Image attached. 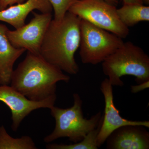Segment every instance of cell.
Here are the masks:
<instances>
[{
  "instance_id": "1",
  "label": "cell",
  "mask_w": 149,
  "mask_h": 149,
  "mask_svg": "<svg viewBox=\"0 0 149 149\" xmlns=\"http://www.w3.org/2000/svg\"><path fill=\"white\" fill-rule=\"evenodd\" d=\"M70 80L69 76L40 54L27 52L25 58L13 70L10 85L29 100L39 102L56 95L57 83H68Z\"/></svg>"
},
{
  "instance_id": "2",
  "label": "cell",
  "mask_w": 149,
  "mask_h": 149,
  "mask_svg": "<svg viewBox=\"0 0 149 149\" xmlns=\"http://www.w3.org/2000/svg\"><path fill=\"white\" fill-rule=\"evenodd\" d=\"M80 20L69 11L59 22L52 19L39 52L46 61L69 74L79 71L74 54L80 46Z\"/></svg>"
},
{
  "instance_id": "3",
  "label": "cell",
  "mask_w": 149,
  "mask_h": 149,
  "mask_svg": "<svg viewBox=\"0 0 149 149\" xmlns=\"http://www.w3.org/2000/svg\"><path fill=\"white\" fill-rule=\"evenodd\" d=\"M102 67L113 86H123L121 77L125 75L135 77L137 84L149 80V56L131 42L123 43L102 62Z\"/></svg>"
},
{
  "instance_id": "4",
  "label": "cell",
  "mask_w": 149,
  "mask_h": 149,
  "mask_svg": "<svg viewBox=\"0 0 149 149\" xmlns=\"http://www.w3.org/2000/svg\"><path fill=\"white\" fill-rule=\"evenodd\" d=\"M73 98V105L70 107L63 109L54 106L50 109L51 115L55 119L56 125L53 131L44 138L45 143H51L62 138H68L73 143H77L98 125L103 113L99 111L89 119L85 118L80 96L74 93Z\"/></svg>"
},
{
  "instance_id": "5",
  "label": "cell",
  "mask_w": 149,
  "mask_h": 149,
  "mask_svg": "<svg viewBox=\"0 0 149 149\" xmlns=\"http://www.w3.org/2000/svg\"><path fill=\"white\" fill-rule=\"evenodd\" d=\"M123 43L117 35L81 19L79 54L84 64L103 62Z\"/></svg>"
},
{
  "instance_id": "6",
  "label": "cell",
  "mask_w": 149,
  "mask_h": 149,
  "mask_svg": "<svg viewBox=\"0 0 149 149\" xmlns=\"http://www.w3.org/2000/svg\"><path fill=\"white\" fill-rule=\"evenodd\" d=\"M68 11L122 39L129 34V28L118 15L116 6L104 0H75Z\"/></svg>"
},
{
  "instance_id": "7",
  "label": "cell",
  "mask_w": 149,
  "mask_h": 149,
  "mask_svg": "<svg viewBox=\"0 0 149 149\" xmlns=\"http://www.w3.org/2000/svg\"><path fill=\"white\" fill-rule=\"evenodd\" d=\"M33 13L34 17L29 23L15 30L8 29L6 35L15 47L39 54L44 37L52 20V13L39 14L33 12Z\"/></svg>"
},
{
  "instance_id": "8",
  "label": "cell",
  "mask_w": 149,
  "mask_h": 149,
  "mask_svg": "<svg viewBox=\"0 0 149 149\" xmlns=\"http://www.w3.org/2000/svg\"><path fill=\"white\" fill-rule=\"evenodd\" d=\"M56 95L41 101L31 100L9 85H0V101L3 102L10 110L13 131L17 130L20 123L26 116L35 110L50 109L55 104Z\"/></svg>"
},
{
  "instance_id": "9",
  "label": "cell",
  "mask_w": 149,
  "mask_h": 149,
  "mask_svg": "<svg viewBox=\"0 0 149 149\" xmlns=\"http://www.w3.org/2000/svg\"><path fill=\"white\" fill-rule=\"evenodd\" d=\"M100 89L104 99L105 108L102 122L97 137V143L98 148L103 145L113 131L121 126L140 125L149 128V121L129 120L120 115L119 111L114 104L113 86L108 78H105L102 81Z\"/></svg>"
},
{
  "instance_id": "10",
  "label": "cell",
  "mask_w": 149,
  "mask_h": 149,
  "mask_svg": "<svg viewBox=\"0 0 149 149\" xmlns=\"http://www.w3.org/2000/svg\"><path fill=\"white\" fill-rule=\"evenodd\" d=\"M143 125H123L107 139L108 149H149V132Z\"/></svg>"
},
{
  "instance_id": "11",
  "label": "cell",
  "mask_w": 149,
  "mask_h": 149,
  "mask_svg": "<svg viewBox=\"0 0 149 149\" xmlns=\"http://www.w3.org/2000/svg\"><path fill=\"white\" fill-rule=\"evenodd\" d=\"M35 10L40 11L41 13H52L53 8L48 0H27L0 10V21L17 29L25 24L27 16Z\"/></svg>"
},
{
  "instance_id": "12",
  "label": "cell",
  "mask_w": 149,
  "mask_h": 149,
  "mask_svg": "<svg viewBox=\"0 0 149 149\" xmlns=\"http://www.w3.org/2000/svg\"><path fill=\"white\" fill-rule=\"evenodd\" d=\"M8 29L5 24H0V85H10L14 65L26 51L11 44L6 35Z\"/></svg>"
},
{
  "instance_id": "13",
  "label": "cell",
  "mask_w": 149,
  "mask_h": 149,
  "mask_svg": "<svg viewBox=\"0 0 149 149\" xmlns=\"http://www.w3.org/2000/svg\"><path fill=\"white\" fill-rule=\"evenodd\" d=\"M118 17L126 27H133L142 21H149V7L143 4H123L117 9Z\"/></svg>"
},
{
  "instance_id": "14",
  "label": "cell",
  "mask_w": 149,
  "mask_h": 149,
  "mask_svg": "<svg viewBox=\"0 0 149 149\" xmlns=\"http://www.w3.org/2000/svg\"><path fill=\"white\" fill-rule=\"evenodd\" d=\"M31 137L23 136L13 138L7 132L3 125L0 126V149H37Z\"/></svg>"
},
{
  "instance_id": "15",
  "label": "cell",
  "mask_w": 149,
  "mask_h": 149,
  "mask_svg": "<svg viewBox=\"0 0 149 149\" xmlns=\"http://www.w3.org/2000/svg\"><path fill=\"white\" fill-rule=\"evenodd\" d=\"M103 118L95 129L91 131L80 142L73 144H48L46 146L47 149H97V137L100 129Z\"/></svg>"
},
{
  "instance_id": "16",
  "label": "cell",
  "mask_w": 149,
  "mask_h": 149,
  "mask_svg": "<svg viewBox=\"0 0 149 149\" xmlns=\"http://www.w3.org/2000/svg\"><path fill=\"white\" fill-rule=\"evenodd\" d=\"M54 10V21L59 22L75 0H48Z\"/></svg>"
},
{
  "instance_id": "17",
  "label": "cell",
  "mask_w": 149,
  "mask_h": 149,
  "mask_svg": "<svg viewBox=\"0 0 149 149\" xmlns=\"http://www.w3.org/2000/svg\"><path fill=\"white\" fill-rule=\"evenodd\" d=\"M27 0H0V10L5 9L10 6L21 3Z\"/></svg>"
},
{
  "instance_id": "18",
  "label": "cell",
  "mask_w": 149,
  "mask_h": 149,
  "mask_svg": "<svg viewBox=\"0 0 149 149\" xmlns=\"http://www.w3.org/2000/svg\"><path fill=\"white\" fill-rule=\"evenodd\" d=\"M149 87V80L144 83H140L136 85H131L130 90L133 93H137L143 91L145 89L148 88Z\"/></svg>"
},
{
  "instance_id": "19",
  "label": "cell",
  "mask_w": 149,
  "mask_h": 149,
  "mask_svg": "<svg viewBox=\"0 0 149 149\" xmlns=\"http://www.w3.org/2000/svg\"><path fill=\"white\" fill-rule=\"evenodd\" d=\"M123 4H143V0H122Z\"/></svg>"
},
{
  "instance_id": "20",
  "label": "cell",
  "mask_w": 149,
  "mask_h": 149,
  "mask_svg": "<svg viewBox=\"0 0 149 149\" xmlns=\"http://www.w3.org/2000/svg\"><path fill=\"white\" fill-rule=\"evenodd\" d=\"M104 1L115 6H116L118 3V0H104Z\"/></svg>"
},
{
  "instance_id": "21",
  "label": "cell",
  "mask_w": 149,
  "mask_h": 149,
  "mask_svg": "<svg viewBox=\"0 0 149 149\" xmlns=\"http://www.w3.org/2000/svg\"><path fill=\"white\" fill-rule=\"evenodd\" d=\"M143 3L146 4H149V0H143Z\"/></svg>"
}]
</instances>
